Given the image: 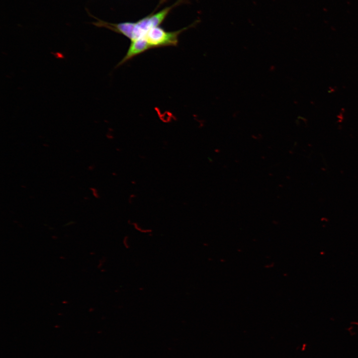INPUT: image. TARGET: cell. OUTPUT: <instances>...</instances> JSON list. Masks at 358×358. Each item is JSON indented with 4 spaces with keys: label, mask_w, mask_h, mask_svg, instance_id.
I'll return each mask as SVG.
<instances>
[{
    "label": "cell",
    "mask_w": 358,
    "mask_h": 358,
    "mask_svg": "<svg viewBox=\"0 0 358 358\" xmlns=\"http://www.w3.org/2000/svg\"><path fill=\"white\" fill-rule=\"evenodd\" d=\"M187 27L180 30L168 32L160 27L151 29L144 37L150 48H156L165 46H175L178 43V36Z\"/></svg>",
    "instance_id": "cell-1"
},
{
    "label": "cell",
    "mask_w": 358,
    "mask_h": 358,
    "mask_svg": "<svg viewBox=\"0 0 358 358\" xmlns=\"http://www.w3.org/2000/svg\"><path fill=\"white\" fill-rule=\"evenodd\" d=\"M150 49H151L145 37L131 41L126 54L116 67L123 65L134 57Z\"/></svg>",
    "instance_id": "cell-2"
},
{
    "label": "cell",
    "mask_w": 358,
    "mask_h": 358,
    "mask_svg": "<svg viewBox=\"0 0 358 358\" xmlns=\"http://www.w3.org/2000/svg\"><path fill=\"white\" fill-rule=\"evenodd\" d=\"M100 24L114 32L123 35L131 40L132 39L135 22H125L118 24L102 22Z\"/></svg>",
    "instance_id": "cell-3"
},
{
    "label": "cell",
    "mask_w": 358,
    "mask_h": 358,
    "mask_svg": "<svg viewBox=\"0 0 358 358\" xmlns=\"http://www.w3.org/2000/svg\"><path fill=\"white\" fill-rule=\"evenodd\" d=\"M172 6L166 7L154 14H152L149 15L153 28L158 27L163 21L172 9Z\"/></svg>",
    "instance_id": "cell-4"
}]
</instances>
